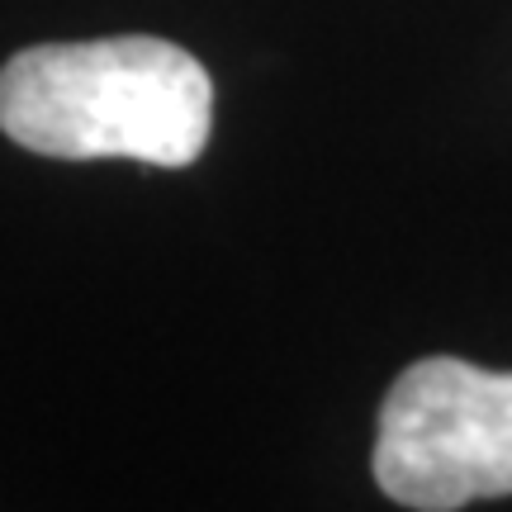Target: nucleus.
Listing matches in <instances>:
<instances>
[{"instance_id":"nucleus-1","label":"nucleus","mask_w":512,"mask_h":512,"mask_svg":"<svg viewBox=\"0 0 512 512\" xmlns=\"http://www.w3.org/2000/svg\"><path fill=\"white\" fill-rule=\"evenodd\" d=\"M0 128L38 157L190 166L214 128V81L166 38L38 43L0 67Z\"/></svg>"},{"instance_id":"nucleus-2","label":"nucleus","mask_w":512,"mask_h":512,"mask_svg":"<svg viewBox=\"0 0 512 512\" xmlns=\"http://www.w3.org/2000/svg\"><path fill=\"white\" fill-rule=\"evenodd\" d=\"M375 484L413 512H460L512 494V370L460 356L413 361L389 384L375 437Z\"/></svg>"}]
</instances>
